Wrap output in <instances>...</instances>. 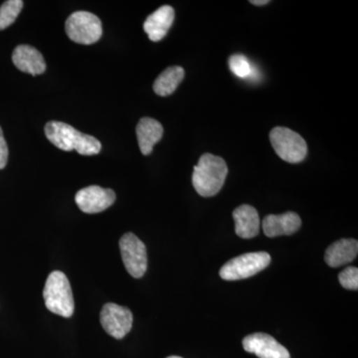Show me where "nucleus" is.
<instances>
[{
    "label": "nucleus",
    "mask_w": 358,
    "mask_h": 358,
    "mask_svg": "<svg viewBox=\"0 0 358 358\" xmlns=\"http://www.w3.org/2000/svg\"><path fill=\"white\" fill-rule=\"evenodd\" d=\"M227 176V164L222 157L204 154L194 166L192 185L200 196H215L222 189Z\"/></svg>",
    "instance_id": "nucleus-2"
},
{
    "label": "nucleus",
    "mask_w": 358,
    "mask_h": 358,
    "mask_svg": "<svg viewBox=\"0 0 358 358\" xmlns=\"http://www.w3.org/2000/svg\"><path fill=\"white\" fill-rule=\"evenodd\" d=\"M301 226L300 216L292 211L281 215L270 214L264 218L262 223L264 233L268 238L294 234L300 229Z\"/></svg>",
    "instance_id": "nucleus-11"
},
{
    "label": "nucleus",
    "mask_w": 358,
    "mask_h": 358,
    "mask_svg": "<svg viewBox=\"0 0 358 358\" xmlns=\"http://www.w3.org/2000/svg\"><path fill=\"white\" fill-rule=\"evenodd\" d=\"M271 256L267 252H253L231 259L221 268L219 275L226 281L248 279L270 265Z\"/></svg>",
    "instance_id": "nucleus-4"
},
{
    "label": "nucleus",
    "mask_w": 358,
    "mask_h": 358,
    "mask_svg": "<svg viewBox=\"0 0 358 358\" xmlns=\"http://www.w3.org/2000/svg\"><path fill=\"white\" fill-rule=\"evenodd\" d=\"M120 250L124 267L131 277L140 279L147 272L148 254L145 245L133 233H126L120 240Z\"/></svg>",
    "instance_id": "nucleus-7"
},
{
    "label": "nucleus",
    "mask_w": 358,
    "mask_h": 358,
    "mask_svg": "<svg viewBox=\"0 0 358 358\" xmlns=\"http://www.w3.org/2000/svg\"><path fill=\"white\" fill-rule=\"evenodd\" d=\"M174 9L169 6H164L150 14L145 21L143 30L148 38L154 42L164 39L174 21Z\"/></svg>",
    "instance_id": "nucleus-13"
},
{
    "label": "nucleus",
    "mask_w": 358,
    "mask_h": 358,
    "mask_svg": "<svg viewBox=\"0 0 358 358\" xmlns=\"http://www.w3.org/2000/svg\"><path fill=\"white\" fill-rule=\"evenodd\" d=\"M45 134L56 148L65 152L76 150L79 155H95L102 150V145L96 138L82 134L65 122H47L45 126Z\"/></svg>",
    "instance_id": "nucleus-1"
},
{
    "label": "nucleus",
    "mask_w": 358,
    "mask_h": 358,
    "mask_svg": "<svg viewBox=\"0 0 358 358\" xmlns=\"http://www.w3.org/2000/svg\"><path fill=\"white\" fill-rule=\"evenodd\" d=\"M250 2L257 6H266V4L270 3L268 0H252Z\"/></svg>",
    "instance_id": "nucleus-22"
},
{
    "label": "nucleus",
    "mask_w": 358,
    "mask_h": 358,
    "mask_svg": "<svg viewBox=\"0 0 358 358\" xmlns=\"http://www.w3.org/2000/svg\"><path fill=\"white\" fill-rule=\"evenodd\" d=\"M341 286L346 289L357 291L358 289V268L348 267L338 275Z\"/></svg>",
    "instance_id": "nucleus-20"
},
{
    "label": "nucleus",
    "mask_w": 358,
    "mask_h": 358,
    "mask_svg": "<svg viewBox=\"0 0 358 358\" xmlns=\"http://www.w3.org/2000/svg\"><path fill=\"white\" fill-rule=\"evenodd\" d=\"M185 74V70L179 66L167 68L155 81L154 91L155 94L162 96L171 95L178 89L179 84L182 82Z\"/></svg>",
    "instance_id": "nucleus-17"
},
{
    "label": "nucleus",
    "mask_w": 358,
    "mask_h": 358,
    "mask_svg": "<svg viewBox=\"0 0 358 358\" xmlns=\"http://www.w3.org/2000/svg\"><path fill=\"white\" fill-rule=\"evenodd\" d=\"M358 242L355 239H341L327 249L324 260L331 268H338L352 263L357 257Z\"/></svg>",
    "instance_id": "nucleus-15"
},
{
    "label": "nucleus",
    "mask_w": 358,
    "mask_h": 358,
    "mask_svg": "<svg viewBox=\"0 0 358 358\" xmlns=\"http://www.w3.org/2000/svg\"><path fill=\"white\" fill-rule=\"evenodd\" d=\"M22 0H8L0 6V30L14 23L23 8Z\"/></svg>",
    "instance_id": "nucleus-18"
},
{
    "label": "nucleus",
    "mask_w": 358,
    "mask_h": 358,
    "mask_svg": "<svg viewBox=\"0 0 358 358\" xmlns=\"http://www.w3.org/2000/svg\"><path fill=\"white\" fill-rule=\"evenodd\" d=\"M235 222V232L240 238L251 239L260 232V217L258 211L253 206L243 204L233 211Z\"/></svg>",
    "instance_id": "nucleus-14"
},
{
    "label": "nucleus",
    "mask_w": 358,
    "mask_h": 358,
    "mask_svg": "<svg viewBox=\"0 0 358 358\" xmlns=\"http://www.w3.org/2000/svg\"><path fill=\"white\" fill-rule=\"evenodd\" d=\"M100 320L106 333L115 339H122L131 331L134 317L128 308L108 303L101 310Z\"/></svg>",
    "instance_id": "nucleus-8"
},
{
    "label": "nucleus",
    "mask_w": 358,
    "mask_h": 358,
    "mask_svg": "<svg viewBox=\"0 0 358 358\" xmlns=\"http://www.w3.org/2000/svg\"><path fill=\"white\" fill-rule=\"evenodd\" d=\"M242 343L247 352L254 353L259 358H291L288 350L267 334H250Z\"/></svg>",
    "instance_id": "nucleus-10"
},
{
    "label": "nucleus",
    "mask_w": 358,
    "mask_h": 358,
    "mask_svg": "<svg viewBox=\"0 0 358 358\" xmlns=\"http://www.w3.org/2000/svg\"><path fill=\"white\" fill-rule=\"evenodd\" d=\"M229 68L235 76L239 78H248L253 73L251 63L248 59L241 54H235L229 58Z\"/></svg>",
    "instance_id": "nucleus-19"
},
{
    "label": "nucleus",
    "mask_w": 358,
    "mask_h": 358,
    "mask_svg": "<svg viewBox=\"0 0 358 358\" xmlns=\"http://www.w3.org/2000/svg\"><path fill=\"white\" fill-rule=\"evenodd\" d=\"M166 358H182V357H166Z\"/></svg>",
    "instance_id": "nucleus-23"
},
{
    "label": "nucleus",
    "mask_w": 358,
    "mask_h": 358,
    "mask_svg": "<svg viewBox=\"0 0 358 358\" xmlns=\"http://www.w3.org/2000/svg\"><path fill=\"white\" fill-rule=\"evenodd\" d=\"M78 207L84 213L96 214L105 211L115 201L114 190L98 185L88 186L79 190L75 196Z\"/></svg>",
    "instance_id": "nucleus-9"
},
{
    "label": "nucleus",
    "mask_w": 358,
    "mask_h": 358,
    "mask_svg": "<svg viewBox=\"0 0 358 358\" xmlns=\"http://www.w3.org/2000/svg\"><path fill=\"white\" fill-rule=\"evenodd\" d=\"M7 160H8V147L3 136V131L0 128V169H3L6 166Z\"/></svg>",
    "instance_id": "nucleus-21"
},
{
    "label": "nucleus",
    "mask_w": 358,
    "mask_h": 358,
    "mask_svg": "<svg viewBox=\"0 0 358 358\" xmlns=\"http://www.w3.org/2000/svg\"><path fill=\"white\" fill-rule=\"evenodd\" d=\"M164 136L162 124L152 117H143L136 126V136L141 154H152L155 143H159Z\"/></svg>",
    "instance_id": "nucleus-16"
},
{
    "label": "nucleus",
    "mask_w": 358,
    "mask_h": 358,
    "mask_svg": "<svg viewBox=\"0 0 358 358\" xmlns=\"http://www.w3.org/2000/svg\"><path fill=\"white\" fill-rule=\"evenodd\" d=\"M13 61L18 70L33 76L43 74L46 70V63L42 54L29 45H20L16 47L13 51Z\"/></svg>",
    "instance_id": "nucleus-12"
},
{
    "label": "nucleus",
    "mask_w": 358,
    "mask_h": 358,
    "mask_svg": "<svg viewBox=\"0 0 358 358\" xmlns=\"http://www.w3.org/2000/svg\"><path fill=\"white\" fill-rule=\"evenodd\" d=\"M270 141L275 154L289 164H299L308 155V145L303 136L284 127H277L270 133Z\"/></svg>",
    "instance_id": "nucleus-5"
},
{
    "label": "nucleus",
    "mask_w": 358,
    "mask_h": 358,
    "mask_svg": "<svg viewBox=\"0 0 358 358\" xmlns=\"http://www.w3.org/2000/svg\"><path fill=\"white\" fill-rule=\"evenodd\" d=\"M68 37L78 44L91 45L100 40L103 34L102 22L95 14L77 11L66 20Z\"/></svg>",
    "instance_id": "nucleus-6"
},
{
    "label": "nucleus",
    "mask_w": 358,
    "mask_h": 358,
    "mask_svg": "<svg viewBox=\"0 0 358 358\" xmlns=\"http://www.w3.org/2000/svg\"><path fill=\"white\" fill-rule=\"evenodd\" d=\"M45 306L55 315L71 317L75 303L69 280L61 271H54L47 278L43 289Z\"/></svg>",
    "instance_id": "nucleus-3"
}]
</instances>
